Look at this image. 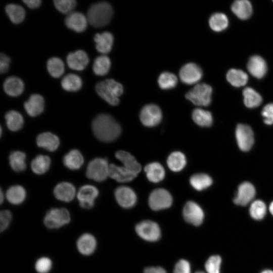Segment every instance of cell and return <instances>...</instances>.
<instances>
[{"label":"cell","mask_w":273,"mask_h":273,"mask_svg":"<svg viewBox=\"0 0 273 273\" xmlns=\"http://www.w3.org/2000/svg\"><path fill=\"white\" fill-rule=\"evenodd\" d=\"M93 133L100 141L110 142L115 140L121 133V127L114 118L108 114H100L92 124Z\"/></svg>","instance_id":"obj_1"},{"label":"cell","mask_w":273,"mask_h":273,"mask_svg":"<svg viewBox=\"0 0 273 273\" xmlns=\"http://www.w3.org/2000/svg\"><path fill=\"white\" fill-rule=\"evenodd\" d=\"M113 9L107 2H101L93 4L87 13L88 22L94 27L107 25L113 16Z\"/></svg>","instance_id":"obj_2"},{"label":"cell","mask_w":273,"mask_h":273,"mask_svg":"<svg viewBox=\"0 0 273 273\" xmlns=\"http://www.w3.org/2000/svg\"><path fill=\"white\" fill-rule=\"evenodd\" d=\"M96 90L99 96L109 104L116 106L119 103V97L123 92L122 85L112 79L98 83Z\"/></svg>","instance_id":"obj_3"},{"label":"cell","mask_w":273,"mask_h":273,"mask_svg":"<svg viewBox=\"0 0 273 273\" xmlns=\"http://www.w3.org/2000/svg\"><path fill=\"white\" fill-rule=\"evenodd\" d=\"M71 220V215L67 209L56 207L52 208L46 212L43 223L48 229L55 230L69 224Z\"/></svg>","instance_id":"obj_4"},{"label":"cell","mask_w":273,"mask_h":273,"mask_svg":"<svg viewBox=\"0 0 273 273\" xmlns=\"http://www.w3.org/2000/svg\"><path fill=\"white\" fill-rule=\"evenodd\" d=\"M212 87L206 83L195 85L186 94V98L194 104L199 106H207L211 103Z\"/></svg>","instance_id":"obj_5"},{"label":"cell","mask_w":273,"mask_h":273,"mask_svg":"<svg viewBox=\"0 0 273 273\" xmlns=\"http://www.w3.org/2000/svg\"><path fill=\"white\" fill-rule=\"evenodd\" d=\"M109 165L106 159L96 158L88 163L86 175L89 179L102 181L109 176Z\"/></svg>","instance_id":"obj_6"},{"label":"cell","mask_w":273,"mask_h":273,"mask_svg":"<svg viewBox=\"0 0 273 273\" xmlns=\"http://www.w3.org/2000/svg\"><path fill=\"white\" fill-rule=\"evenodd\" d=\"M172 198L170 194L163 189L154 190L150 195L149 204L154 210L167 208L172 204Z\"/></svg>","instance_id":"obj_7"},{"label":"cell","mask_w":273,"mask_h":273,"mask_svg":"<svg viewBox=\"0 0 273 273\" xmlns=\"http://www.w3.org/2000/svg\"><path fill=\"white\" fill-rule=\"evenodd\" d=\"M162 116L161 109L155 104L145 105L140 114V118L142 124L150 127L158 125L162 119Z\"/></svg>","instance_id":"obj_8"},{"label":"cell","mask_w":273,"mask_h":273,"mask_svg":"<svg viewBox=\"0 0 273 273\" xmlns=\"http://www.w3.org/2000/svg\"><path fill=\"white\" fill-rule=\"evenodd\" d=\"M76 247L80 255L90 256L93 255L97 249V239L95 236L90 233H82L77 239Z\"/></svg>","instance_id":"obj_9"},{"label":"cell","mask_w":273,"mask_h":273,"mask_svg":"<svg viewBox=\"0 0 273 273\" xmlns=\"http://www.w3.org/2000/svg\"><path fill=\"white\" fill-rule=\"evenodd\" d=\"M98 195L99 191L96 187L90 185L82 186L77 193L79 206L85 209L92 208Z\"/></svg>","instance_id":"obj_10"},{"label":"cell","mask_w":273,"mask_h":273,"mask_svg":"<svg viewBox=\"0 0 273 273\" xmlns=\"http://www.w3.org/2000/svg\"><path fill=\"white\" fill-rule=\"evenodd\" d=\"M236 138L238 147L243 151H248L254 143L253 132L246 124H239L236 129Z\"/></svg>","instance_id":"obj_11"},{"label":"cell","mask_w":273,"mask_h":273,"mask_svg":"<svg viewBox=\"0 0 273 273\" xmlns=\"http://www.w3.org/2000/svg\"><path fill=\"white\" fill-rule=\"evenodd\" d=\"M138 235L148 241H156L160 237V230L155 222L145 220L138 224L135 227Z\"/></svg>","instance_id":"obj_12"},{"label":"cell","mask_w":273,"mask_h":273,"mask_svg":"<svg viewBox=\"0 0 273 273\" xmlns=\"http://www.w3.org/2000/svg\"><path fill=\"white\" fill-rule=\"evenodd\" d=\"M183 216L186 221L198 226L202 223L204 214L198 204L193 201H189L184 207Z\"/></svg>","instance_id":"obj_13"},{"label":"cell","mask_w":273,"mask_h":273,"mask_svg":"<svg viewBox=\"0 0 273 273\" xmlns=\"http://www.w3.org/2000/svg\"><path fill=\"white\" fill-rule=\"evenodd\" d=\"M179 75L183 82L187 84H193L201 79L202 76V71L197 64L189 63L181 68Z\"/></svg>","instance_id":"obj_14"},{"label":"cell","mask_w":273,"mask_h":273,"mask_svg":"<svg viewBox=\"0 0 273 273\" xmlns=\"http://www.w3.org/2000/svg\"><path fill=\"white\" fill-rule=\"evenodd\" d=\"M255 193V189L252 184L248 181L242 183L238 187L234 202L238 205L245 206L254 198Z\"/></svg>","instance_id":"obj_15"},{"label":"cell","mask_w":273,"mask_h":273,"mask_svg":"<svg viewBox=\"0 0 273 273\" xmlns=\"http://www.w3.org/2000/svg\"><path fill=\"white\" fill-rule=\"evenodd\" d=\"M115 197L117 203L122 207L130 208L134 205L136 201V196L132 189L121 186L115 191Z\"/></svg>","instance_id":"obj_16"},{"label":"cell","mask_w":273,"mask_h":273,"mask_svg":"<svg viewBox=\"0 0 273 273\" xmlns=\"http://www.w3.org/2000/svg\"><path fill=\"white\" fill-rule=\"evenodd\" d=\"M54 195L55 198L60 201L69 202L72 201L75 196V188L70 183L61 182L55 187Z\"/></svg>","instance_id":"obj_17"},{"label":"cell","mask_w":273,"mask_h":273,"mask_svg":"<svg viewBox=\"0 0 273 273\" xmlns=\"http://www.w3.org/2000/svg\"><path fill=\"white\" fill-rule=\"evenodd\" d=\"M66 60L69 68L78 71L83 70L89 62L87 54L81 50L69 53Z\"/></svg>","instance_id":"obj_18"},{"label":"cell","mask_w":273,"mask_h":273,"mask_svg":"<svg viewBox=\"0 0 273 273\" xmlns=\"http://www.w3.org/2000/svg\"><path fill=\"white\" fill-rule=\"evenodd\" d=\"M87 22V17L79 12L70 13L65 20L68 28L78 32H82L86 29Z\"/></svg>","instance_id":"obj_19"},{"label":"cell","mask_w":273,"mask_h":273,"mask_svg":"<svg viewBox=\"0 0 273 273\" xmlns=\"http://www.w3.org/2000/svg\"><path fill=\"white\" fill-rule=\"evenodd\" d=\"M44 101L43 97L36 94L32 95L24 104L27 113L31 117L40 115L44 110Z\"/></svg>","instance_id":"obj_20"},{"label":"cell","mask_w":273,"mask_h":273,"mask_svg":"<svg viewBox=\"0 0 273 273\" xmlns=\"http://www.w3.org/2000/svg\"><path fill=\"white\" fill-rule=\"evenodd\" d=\"M247 69L253 76L260 79L265 75L267 65L262 57L255 55L250 58L247 64Z\"/></svg>","instance_id":"obj_21"},{"label":"cell","mask_w":273,"mask_h":273,"mask_svg":"<svg viewBox=\"0 0 273 273\" xmlns=\"http://www.w3.org/2000/svg\"><path fill=\"white\" fill-rule=\"evenodd\" d=\"M36 144L40 148L54 152L58 148L60 140L56 134L50 132H44L37 135Z\"/></svg>","instance_id":"obj_22"},{"label":"cell","mask_w":273,"mask_h":273,"mask_svg":"<svg viewBox=\"0 0 273 273\" xmlns=\"http://www.w3.org/2000/svg\"><path fill=\"white\" fill-rule=\"evenodd\" d=\"M137 175L124 166H119L114 164L109 165V176L118 182H129L136 177Z\"/></svg>","instance_id":"obj_23"},{"label":"cell","mask_w":273,"mask_h":273,"mask_svg":"<svg viewBox=\"0 0 273 273\" xmlns=\"http://www.w3.org/2000/svg\"><path fill=\"white\" fill-rule=\"evenodd\" d=\"M97 50L102 53L107 54L112 49L114 37L109 32H104L102 33H97L94 36Z\"/></svg>","instance_id":"obj_24"},{"label":"cell","mask_w":273,"mask_h":273,"mask_svg":"<svg viewBox=\"0 0 273 273\" xmlns=\"http://www.w3.org/2000/svg\"><path fill=\"white\" fill-rule=\"evenodd\" d=\"M115 157L122 163L123 166L128 170L136 174L141 171V165L129 153L119 150L115 153Z\"/></svg>","instance_id":"obj_25"},{"label":"cell","mask_w":273,"mask_h":273,"mask_svg":"<svg viewBox=\"0 0 273 273\" xmlns=\"http://www.w3.org/2000/svg\"><path fill=\"white\" fill-rule=\"evenodd\" d=\"M26 197V192L20 185H14L9 188L6 193V198L11 204L18 205L22 204Z\"/></svg>","instance_id":"obj_26"},{"label":"cell","mask_w":273,"mask_h":273,"mask_svg":"<svg viewBox=\"0 0 273 273\" xmlns=\"http://www.w3.org/2000/svg\"><path fill=\"white\" fill-rule=\"evenodd\" d=\"M4 89L7 94L12 97H16L24 89V83L21 79L16 76L7 78L4 83Z\"/></svg>","instance_id":"obj_27"},{"label":"cell","mask_w":273,"mask_h":273,"mask_svg":"<svg viewBox=\"0 0 273 273\" xmlns=\"http://www.w3.org/2000/svg\"><path fill=\"white\" fill-rule=\"evenodd\" d=\"M63 161L64 165L68 169L77 170L83 165L84 159L79 151L73 149L64 156Z\"/></svg>","instance_id":"obj_28"},{"label":"cell","mask_w":273,"mask_h":273,"mask_svg":"<svg viewBox=\"0 0 273 273\" xmlns=\"http://www.w3.org/2000/svg\"><path fill=\"white\" fill-rule=\"evenodd\" d=\"M232 12L240 19H248L252 13L251 3L247 0H238L231 7Z\"/></svg>","instance_id":"obj_29"},{"label":"cell","mask_w":273,"mask_h":273,"mask_svg":"<svg viewBox=\"0 0 273 273\" xmlns=\"http://www.w3.org/2000/svg\"><path fill=\"white\" fill-rule=\"evenodd\" d=\"M148 179L153 183L161 181L165 176L163 167L158 162H152L147 164L144 168Z\"/></svg>","instance_id":"obj_30"},{"label":"cell","mask_w":273,"mask_h":273,"mask_svg":"<svg viewBox=\"0 0 273 273\" xmlns=\"http://www.w3.org/2000/svg\"><path fill=\"white\" fill-rule=\"evenodd\" d=\"M51 163V159L49 156L38 155L32 160L31 163V168L34 173L42 174L49 169Z\"/></svg>","instance_id":"obj_31"},{"label":"cell","mask_w":273,"mask_h":273,"mask_svg":"<svg viewBox=\"0 0 273 273\" xmlns=\"http://www.w3.org/2000/svg\"><path fill=\"white\" fill-rule=\"evenodd\" d=\"M8 128L12 131H17L22 127L24 119L22 115L15 110H10L5 115Z\"/></svg>","instance_id":"obj_32"},{"label":"cell","mask_w":273,"mask_h":273,"mask_svg":"<svg viewBox=\"0 0 273 273\" xmlns=\"http://www.w3.org/2000/svg\"><path fill=\"white\" fill-rule=\"evenodd\" d=\"M226 79L233 86L240 87L247 83L248 77L247 74L241 70L231 69L226 74Z\"/></svg>","instance_id":"obj_33"},{"label":"cell","mask_w":273,"mask_h":273,"mask_svg":"<svg viewBox=\"0 0 273 273\" xmlns=\"http://www.w3.org/2000/svg\"><path fill=\"white\" fill-rule=\"evenodd\" d=\"M187 163L185 155L180 152H174L168 156L167 163L168 167L173 171L181 170Z\"/></svg>","instance_id":"obj_34"},{"label":"cell","mask_w":273,"mask_h":273,"mask_svg":"<svg viewBox=\"0 0 273 273\" xmlns=\"http://www.w3.org/2000/svg\"><path fill=\"white\" fill-rule=\"evenodd\" d=\"M26 154L20 151L12 152L9 158V163L12 169L16 172H21L25 170Z\"/></svg>","instance_id":"obj_35"},{"label":"cell","mask_w":273,"mask_h":273,"mask_svg":"<svg viewBox=\"0 0 273 273\" xmlns=\"http://www.w3.org/2000/svg\"><path fill=\"white\" fill-rule=\"evenodd\" d=\"M243 95L244 104L248 108L257 107L262 103L261 96L252 88L247 87L244 88L243 91Z\"/></svg>","instance_id":"obj_36"},{"label":"cell","mask_w":273,"mask_h":273,"mask_svg":"<svg viewBox=\"0 0 273 273\" xmlns=\"http://www.w3.org/2000/svg\"><path fill=\"white\" fill-rule=\"evenodd\" d=\"M192 119L197 125L202 127L210 126L213 122L211 113L208 111L200 108L193 110Z\"/></svg>","instance_id":"obj_37"},{"label":"cell","mask_w":273,"mask_h":273,"mask_svg":"<svg viewBox=\"0 0 273 273\" xmlns=\"http://www.w3.org/2000/svg\"><path fill=\"white\" fill-rule=\"evenodd\" d=\"M191 186L197 191H202L212 184L211 177L207 174L198 173L192 175L190 179Z\"/></svg>","instance_id":"obj_38"},{"label":"cell","mask_w":273,"mask_h":273,"mask_svg":"<svg viewBox=\"0 0 273 273\" xmlns=\"http://www.w3.org/2000/svg\"><path fill=\"white\" fill-rule=\"evenodd\" d=\"M6 12L12 22L17 24L21 22L25 16L24 8L18 5L10 4L5 8Z\"/></svg>","instance_id":"obj_39"},{"label":"cell","mask_w":273,"mask_h":273,"mask_svg":"<svg viewBox=\"0 0 273 273\" xmlns=\"http://www.w3.org/2000/svg\"><path fill=\"white\" fill-rule=\"evenodd\" d=\"M61 85L67 91L74 92L79 90L82 86L80 77L74 74H68L62 80Z\"/></svg>","instance_id":"obj_40"},{"label":"cell","mask_w":273,"mask_h":273,"mask_svg":"<svg viewBox=\"0 0 273 273\" xmlns=\"http://www.w3.org/2000/svg\"><path fill=\"white\" fill-rule=\"evenodd\" d=\"M209 24L213 31L220 32L227 28L229 21L225 15L221 13H216L210 17Z\"/></svg>","instance_id":"obj_41"},{"label":"cell","mask_w":273,"mask_h":273,"mask_svg":"<svg viewBox=\"0 0 273 273\" xmlns=\"http://www.w3.org/2000/svg\"><path fill=\"white\" fill-rule=\"evenodd\" d=\"M111 66L110 59L105 55L98 57L95 60L93 64V71L94 73L100 76L107 74Z\"/></svg>","instance_id":"obj_42"},{"label":"cell","mask_w":273,"mask_h":273,"mask_svg":"<svg viewBox=\"0 0 273 273\" xmlns=\"http://www.w3.org/2000/svg\"><path fill=\"white\" fill-rule=\"evenodd\" d=\"M47 69L51 75L54 77H60L64 72V64L59 58L53 57L47 62Z\"/></svg>","instance_id":"obj_43"},{"label":"cell","mask_w":273,"mask_h":273,"mask_svg":"<svg viewBox=\"0 0 273 273\" xmlns=\"http://www.w3.org/2000/svg\"><path fill=\"white\" fill-rule=\"evenodd\" d=\"M266 213V206L262 201L257 200L251 203L249 208V213L254 219L259 220L263 219Z\"/></svg>","instance_id":"obj_44"},{"label":"cell","mask_w":273,"mask_h":273,"mask_svg":"<svg viewBox=\"0 0 273 273\" xmlns=\"http://www.w3.org/2000/svg\"><path fill=\"white\" fill-rule=\"evenodd\" d=\"M158 82L161 89H169L174 88L176 85L177 78L174 74L164 72L159 76Z\"/></svg>","instance_id":"obj_45"},{"label":"cell","mask_w":273,"mask_h":273,"mask_svg":"<svg viewBox=\"0 0 273 273\" xmlns=\"http://www.w3.org/2000/svg\"><path fill=\"white\" fill-rule=\"evenodd\" d=\"M53 262L48 256H41L37 258L34 267L37 273H49L52 269Z\"/></svg>","instance_id":"obj_46"},{"label":"cell","mask_w":273,"mask_h":273,"mask_svg":"<svg viewBox=\"0 0 273 273\" xmlns=\"http://www.w3.org/2000/svg\"><path fill=\"white\" fill-rule=\"evenodd\" d=\"M221 258L219 255H212L206 261L205 268L207 273H220Z\"/></svg>","instance_id":"obj_47"},{"label":"cell","mask_w":273,"mask_h":273,"mask_svg":"<svg viewBox=\"0 0 273 273\" xmlns=\"http://www.w3.org/2000/svg\"><path fill=\"white\" fill-rule=\"evenodd\" d=\"M54 3L56 8L60 12L69 14L75 7L76 1L75 0H55Z\"/></svg>","instance_id":"obj_48"},{"label":"cell","mask_w":273,"mask_h":273,"mask_svg":"<svg viewBox=\"0 0 273 273\" xmlns=\"http://www.w3.org/2000/svg\"><path fill=\"white\" fill-rule=\"evenodd\" d=\"M13 219L12 213L9 210H2L0 212V231L5 232L10 226Z\"/></svg>","instance_id":"obj_49"},{"label":"cell","mask_w":273,"mask_h":273,"mask_svg":"<svg viewBox=\"0 0 273 273\" xmlns=\"http://www.w3.org/2000/svg\"><path fill=\"white\" fill-rule=\"evenodd\" d=\"M261 115L266 124H273V103L266 105L262 110Z\"/></svg>","instance_id":"obj_50"},{"label":"cell","mask_w":273,"mask_h":273,"mask_svg":"<svg viewBox=\"0 0 273 273\" xmlns=\"http://www.w3.org/2000/svg\"><path fill=\"white\" fill-rule=\"evenodd\" d=\"M173 273H191L189 263L184 259L179 260L175 265Z\"/></svg>","instance_id":"obj_51"},{"label":"cell","mask_w":273,"mask_h":273,"mask_svg":"<svg viewBox=\"0 0 273 273\" xmlns=\"http://www.w3.org/2000/svg\"><path fill=\"white\" fill-rule=\"evenodd\" d=\"M10 62L9 57L2 53L0 56V72L1 73H5L8 70Z\"/></svg>","instance_id":"obj_52"},{"label":"cell","mask_w":273,"mask_h":273,"mask_svg":"<svg viewBox=\"0 0 273 273\" xmlns=\"http://www.w3.org/2000/svg\"><path fill=\"white\" fill-rule=\"evenodd\" d=\"M144 273H166V271L161 267H149L144 270Z\"/></svg>","instance_id":"obj_53"},{"label":"cell","mask_w":273,"mask_h":273,"mask_svg":"<svg viewBox=\"0 0 273 273\" xmlns=\"http://www.w3.org/2000/svg\"><path fill=\"white\" fill-rule=\"evenodd\" d=\"M23 2L30 8L34 9L38 7L40 4V0H23Z\"/></svg>","instance_id":"obj_54"},{"label":"cell","mask_w":273,"mask_h":273,"mask_svg":"<svg viewBox=\"0 0 273 273\" xmlns=\"http://www.w3.org/2000/svg\"><path fill=\"white\" fill-rule=\"evenodd\" d=\"M4 194L2 191V190L1 189V192H0V202L1 204H2L4 201Z\"/></svg>","instance_id":"obj_55"},{"label":"cell","mask_w":273,"mask_h":273,"mask_svg":"<svg viewBox=\"0 0 273 273\" xmlns=\"http://www.w3.org/2000/svg\"><path fill=\"white\" fill-rule=\"evenodd\" d=\"M269 211L270 213L273 215V201L270 203L269 206Z\"/></svg>","instance_id":"obj_56"},{"label":"cell","mask_w":273,"mask_h":273,"mask_svg":"<svg viewBox=\"0 0 273 273\" xmlns=\"http://www.w3.org/2000/svg\"><path fill=\"white\" fill-rule=\"evenodd\" d=\"M260 273H273V271L270 269H265L262 271Z\"/></svg>","instance_id":"obj_57"},{"label":"cell","mask_w":273,"mask_h":273,"mask_svg":"<svg viewBox=\"0 0 273 273\" xmlns=\"http://www.w3.org/2000/svg\"><path fill=\"white\" fill-rule=\"evenodd\" d=\"M196 273H205V272H203V271H197V272H196Z\"/></svg>","instance_id":"obj_58"}]
</instances>
